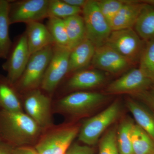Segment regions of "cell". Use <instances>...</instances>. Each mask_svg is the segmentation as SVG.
<instances>
[{"label":"cell","instance_id":"1","mask_svg":"<svg viewBox=\"0 0 154 154\" xmlns=\"http://www.w3.org/2000/svg\"><path fill=\"white\" fill-rule=\"evenodd\" d=\"M41 128L23 111L0 109V137L14 147L36 141Z\"/></svg>","mask_w":154,"mask_h":154},{"label":"cell","instance_id":"2","mask_svg":"<svg viewBox=\"0 0 154 154\" xmlns=\"http://www.w3.org/2000/svg\"><path fill=\"white\" fill-rule=\"evenodd\" d=\"M121 108L120 102L115 101L100 113L86 119L79 130V140L89 146L97 143L102 134L119 117Z\"/></svg>","mask_w":154,"mask_h":154},{"label":"cell","instance_id":"3","mask_svg":"<svg viewBox=\"0 0 154 154\" xmlns=\"http://www.w3.org/2000/svg\"><path fill=\"white\" fill-rule=\"evenodd\" d=\"M50 45L31 54L22 76L15 85L17 90L30 91L41 87L53 51Z\"/></svg>","mask_w":154,"mask_h":154},{"label":"cell","instance_id":"4","mask_svg":"<svg viewBox=\"0 0 154 154\" xmlns=\"http://www.w3.org/2000/svg\"><path fill=\"white\" fill-rule=\"evenodd\" d=\"M87 39L96 48L106 44L112 30L110 23L99 10L97 1L88 0L82 8Z\"/></svg>","mask_w":154,"mask_h":154},{"label":"cell","instance_id":"5","mask_svg":"<svg viewBox=\"0 0 154 154\" xmlns=\"http://www.w3.org/2000/svg\"><path fill=\"white\" fill-rule=\"evenodd\" d=\"M146 42L133 28H129L112 31L105 44L134 64L139 63Z\"/></svg>","mask_w":154,"mask_h":154},{"label":"cell","instance_id":"6","mask_svg":"<svg viewBox=\"0 0 154 154\" xmlns=\"http://www.w3.org/2000/svg\"><path fill=\"white\" fill-rule=\"evenodd\" d=\"M49 0L10 1L9 16L10 24H25L48 18Z\"/></svg>","mask_w":154,"mask_h":154},{"label":"cell","instance_id":"7","mask_svg":"<svg viewBox=\"0 0 154 154\" xmlns=\"http://www.w3.org/2000/svg\"><path fill=\"white\" fill-rule=\"evenodd\" d=\"M79 132L76 126L54 130L43 135L35 148L38 154H65Z\"/></svg>","mask_w":154,"mask_h":154},{"label":"cell","instance_id":"8","mask_svg":"<svg viewBox=\"0 0 154 154\" xmlns=\"http://www.w3.org/2000/svg\"><path fill=\"white\" fill-rule=\"evenodd\" d=\"M107 99V96L101 93L79 91L61 99L58 102V107L64 113L79 116L99 107Z\"/></svg>","mask_w":154,"mask_h":154},{"label":"cell","instance_id":"9","mask_svg":"<svg viewBox=\"0 0 154 154\" xmlns=\"http://www.w3.org/2000/svg\"><path fill=\"white\" fill-rule=\"evenodd\" d=\"M70 51L68 48L54 45L52 57L40 87L42 90L48 93H52L69 73Z\"/></svg>","mask_w":154,"mask_h":154},{"label":"cell","instance_id":"10","mask_svg":"<svg viewBox=\"0 0 154 154\" xmlns=\"http://www.w3.org/2000/svg\"><path fill=\"white\" fill-rule=\"evenodd\" d=\"M30 55L24 33L13 44L6 61L2 65L3 69L7 72V79L11 84L15 85L22 76Z\"/></svg>","mask_w":154,"mask_h":154},{"label":"cell","instance_id":"11","mask_svg":"<svg viewBox=\"0 0 154 154\" xmlns=\"http://www.w3.org/2000/svg\"><path fill=\"white\" fill-rule=\"evenodd\" d=\"M154 83L139 68L133 69L110 83L106 92L108 94L136 95L149 90Z\"/></svg>","mask_w":154,"mask_h":154},{"label":"cell","instance_id":"12","mask_svg":"<svg viewBox=\"0 0 154 154\" xmlns=\"http://www.w3.org/2000/svg\"><path fill=\"white\" fill-rule=\"evenodd\" d=\"M24 105L27 114L41 128L51 125L50 100L40 90L28 91Z\"/></svg>","mask_w":154,"mask_h":154},{"label":"cell","instance_id":"13","mask_svg":"<svg viewBox=\"0 0 154 154\" xmlns=\"http://www.w3.org/2000/svg\"><path fill=\"white\" fill-rule=\"evenodd\" d=\"M91 63L97 68L115 74L124 72L132 65L106 44L96 48Z\"/></svg>","mask_w":154,"mask_h":154},{"label":"cell","instance_id":"14","mask_svg":"<svg viewBox=\"0 0 154 154\" xmlns=\"http://www.w3.org/2000/svg\"><path fill=\"white\" fill-rule=\"evenodd\" d=\"M124 2V5L110 22L112 31L133 28L145 5L142 1Z\"/></svg>","mask_w":154,"mask_h":154},{"label":"cell","instance_id":"15","mask_svg":"<svg viewBox=\"0 0 154 154\" xmlns=\"http://www.w3.org/2000/svg\"><path fill=\"white\" fill-rule=\"evenodd\" d=\"M25 33L30 54L54 45V42L46 25L40 22L26 24Z\"/></svg>","mask_w":154,"mask_h":154},{"label":"cell","instance_id":"16","mask_svg":"<svg viewBox=\"0 0 154 154\" xmlns=\"http://www.w3.org/2000/svg\"><path fill=\"white\" fill-rule=\"evenodd\" d=\"M96 47L86 38L72 49L69 57V73L82 70L91 63Z\"/></svg>","mask_w":154,"mask_h":154},{"label":"cell","instance_id":"17","mask_svg":"<svg viewBox=\"0 0 154 154\" xmlns=\"http://www.w3.org/2000/svg\"><path fill=\"white\" fill-rule=\"evenodd\" d=\"M105 75L96 70H82L76 72L67 83L69 89L73 90H88L102 85Z\"/></svg>","mask_w":154,"mask_h":154},{"label":"cell","instance_id":"18","mask_svg":"<svg viewBox=\"0 0 154 154\" xmlns=\"http://www.w3.org/2000/svg\"><path fill=\"white\" fill-rule=\"evenodd\" d=\"M128 109L133 116L137 125L143 130L154 141V113L134 99H128Z\"/></svg>","mask_w":154,"mask_h":154},{"label":"cell","instance_id":"19","mask_svg":"<svg viewBox=\"0 0 154 154\" xmlns=\"http://www.w3.org/2000/svg\"><path fill=\"white\" fill-rule=\"evenodd\" d=\"M17 90L7 77L0 75V109L23 111Z\"/></svg>","mask_w":154,"mask_h":154},{"label":"cell","instance_id":"20","mask_svg":"<svg viewBox=\"0 0 154 154\" xmlns=\"http://www.w3.org/2000/svg\"><path fill=\"white\" fill-rule=\"evenodd\" d=\"M144 3L134 28L139 36L147 42L154 38V5Z\"/></svg>","mask_w":154,"mask_h":154},{"label":"cell","instance_id":"21","mask_svg":"<svg viewBox=\"0 0 154 154\" xmlns=\"http://www.w3.org/2000/svg\"><path fill=\"white\" fill-rule=\"evenodd\" d=\"M10 1L0 0V58L6 59L13 43L9 34Z\"/></svg>","mask_w":154,"mask_h":154},{"label":"cell","instance_id":"22","mask_svg":"<svg viewBox=\"0 0 154 154\" xmlns=\"http://www.w3.org/2000/svg\"><path fill=\"white\" fill-rule=\"evenodd\" d=\"M70 50L87 38L85 22L82 16L75 15L64 19Z\"/></svg>","mask_w":154,"mask_h":154},{"label":"cell","instance_id":"23","mask_svg":"<svg viewBox=\"0 0 154 154\" xmlns=\"http://www.w3.org/2000/svg\"><path fill=\"white\" fill-rule=\"evenodd\" d=\"M129 118L123 119L120 122L116 131V141L120 154H134L133 150L131 133L134 125Z\"/></svg>","mask_w":154,"mask_h":154},{"label":"cell","instance_id":"24","mask_svg":"<svg viewBox=\"0 0 154 154\" xmlns=\"http://www.w3.org/2000/svg\"><path fill=\"white\" fill-rule=\"evenodd\" d=\"M133 150L134 154H154V141L137 124L131 133Z\"/></svg>","mask_w":154,"mask_h":154},{"label":"cell","instance_id":"25","mask_svg":"<svg viewBox=\"0 0 154 154\" xmlns=\"http://www.w3.org/2000/svg\"><path fill=\"white\" fill-rule=\"evenodd\" d=\"M47 27L54 42V45L69 48V39L64 20L55 17H48Z\"/></svg>","mask_w":154,"mask_h":154},{"label":"cell","instance_id":"26","mask_svg":"<svg viewBox=\"0 0 154 154\" xmlns=\"http://www.w3.org/2000/svg\"><path fill=\"white\" fill-rule=\"evenodd\" d=\"M82 13V9L73 7L63 0H49L48 18L52 17L64 19Z\"/></svg>","mask_w":154,"mask_h":154},{"label":"cell","instance_id":"27","mask_svg":"<svg viewBox=\"0 0 154 154\" xmlns=\"http://www.w3.org/2000/svg\"><path fill=\"white\" fill-rule=\"evenodd\" d=\"M138 68L154 83V38L146 42Z\"/></svg>","mask_w":154,"mask_h":154},{"label":"cell","instance_id":"28","mask_svg":"<svg viewBox=\"0 0 154 154\" xmlns=\"http://www.w3.org/2000/svg\"><path fill=\"white\" fill-rule=\"evenodd\" d=\"M116 131L117 129L112 128L107 131L101 138L99 154H120L117 146Z\"/></svg>","mask_w":154,"mask_h":154},{"label":"cell","instance_id":"29","mask_svg":"<svg viewBox=\"0 0 154 154\" xmlns=\"http://www.w3.org/2000/svg\"><path fill=\"white\" fill-rule=\"evenodd\" d=\"M96 1L99 10L109 23L124 4V1L119 0Z\"/></svg>","mask_w":154,"mask_h":154},{"label":"cell","instance_id":"30","mask_svg":"<svg viewBox=\"0 0 154 154\" xmlns=\"http://www.w3.org/2000/svg\"><path fill=\"white\" fill-rule=\"evenodd\" d=\"M65 154H94V151L91 146L75 143L71 145Z\"/></svg>","mask_w":154,"mask_h":154},{"label":"cell","instance_id":"31","mask_svg":"<svg viewBox=\"0 0 154 154\" xmlns=\"http://www.w3.org/2000/svg\"><path fill=\"white\" fill-rule=\"evenodd\" d=\"M135 96L149 105L154 111V85L149 90L136 94Z\"/></svg>","mask_w":154,"mask_h":154},{"label":"cell","instance_id":"32","mask_svg":"<svg viewBox=\"0 0 154 154\" xmlns=\"http://www.w3.org/2000/svg\"><path fill=\"white\" fill-rule=\"evenodd\" d=\"M13 154H38L35 148L28 146H21L15 147Z\"/></svg>","mask_w":154,"mask_h":154},{"label":"cell","instance_id":"33","mask_svg":"<svg viewBox=\"0 0 154 154\" xmlns=\"http://www.w3.org/2000/svg\"><path fill=\"white\" fill-rule=\"evenodd\" d=\"M14 147L0 137V154H13Z\"/></svg>","mask_w":154,"mask_h":154},{"label":"cell","instance_id":"34","mask_svg":"<svg viewBox=\"0 0 154 154\" xmlns=\"http://www.w3.org/2000/svg\"><path fill=\"white\" fill-rule=\"evenodd\" d=\"M67 4L73 7L82 9L88 0H63Z\"/></svg>","mask_w":154,"mask_h":154},{"label":"cell","instance_id":"35","mask_svg":"<svg viewBox=\"0 0 154 154\" xmlns=\"http://www.w3.org/2000/svg\"><path fill=\"white\" fill-rule=\"evenodd\" d=\"M143 2L147 4L154 5V0H145V1H143Z\"/></svg>","mask_w":154,"mask_h":154}]
</instances>
